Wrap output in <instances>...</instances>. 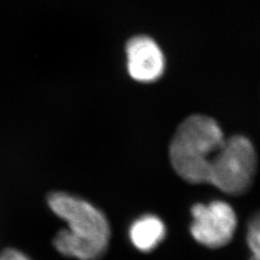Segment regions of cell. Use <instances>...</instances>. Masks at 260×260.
Masks as SVG:
<instances>
[{"label": "cell", "instance_id": "obj_8", "mask_svg": "<svg viewBox=\"0 0 260 260\" xmlns=\"http://www.w3.org/2000/svg\"><path fill=\"white\" fill-rule=\"evenodd\" d=\"M0 260H32V259L19 249L7 248L0 253Z\"/></svg>", "mask_w": 260, "mask_h": 260}, {"label": "cell", "instance_id": "obj_4", "mask_svg": "<svg viewBox=\"0 0 260 260\" xmlns=\"http://www.w3.org/2000/svg\"><path fill=\"white\" fill-rule=\"evenodd\" d=\"M191 234L194 240L209 248H220L229 244L238 225L235 211L222 201L192 207Z\"/></svg>", "mask_w": 260, "mask_h": 260}, {"label": "cell", "instance_id": "obj_7", "mask_svg": "<svg viewBox=\"0 0 260 260\" xmlns=\"http://www.w3.org/2000/svg\"><path fill=\"white\" fill-rule=\"evenodd\" d=\"M247 244L251 253L250 260H260V213L248 224Z\"/></svg>", "mask_w": 260, "mask_h": 260}, {"label": "cell", "instance_id": "obj_6", "mask_svg": "<svg viewBox=\"0 0 260 260\" xmlns=\"http://www.w3.org/2000/svg\"><path fill=\"white\" fill-rule=\"evenodd\" d=\"M166 226L157 216L145 215L138 218L129 229L133 245L141 251H151L164 240Z\"/></svg>", "mask_w": 260, "mask_h": 260}, {"label": "cell", "instance_id": "obj_2", "mask_svg": "<svg viewBox=\"0 0 260 260\" xmlns=\"http://www.w3.org/2000/svg\"><path fill=\"white\" fill-rule=\"evenodd\" d=\"M224 139L221 127L214 118L199 114L185 118L169 146L175 172L189 183H207L211 158Z\"/></svg>", "mask_w": 260, "mask_h": 260}, {"label": "cell", "instance_id": "obj_1", "mask_svg": "<svg viewBox=\"0 0 260 260\" xmlns=\"http://www.w3.org/2000/svg\"><path fill=\"white\" fill-rule=\"evenodd\" d=\"M48 205L67 224L53 239V246L61 255L76 260H99L105 254L111 226L102 210L87 200L65 192L51 193Z\"/></svg>", "mask_w": 260, "mask_h": 260}, {"label": "cell", "instance_id": "obj_3", "mask_svg": "<svg viewBox=\"0 0 260 260\" xmlns=\"http://www.w3.org/2000/svg\"><path fill=\"white\" fill-rule=\"evenodd\" d=\"M257 169V154L246 137L233 136L224 139L211 158L207 183L229 195L248 191Z\"/></svg>", "mask_w": 260, "mask_h": 260}, {"label": "cell", "instance_id": "obj_5", "mask_svg": "<svg viewBox=\"0 0 260 260\" xmlns=\"http://www.w3.org/2000/svg\"><path fill=\"white\" fill-rule=\"evenodd\" d=\"M127 70L139 83H153L165 71V56L155 40L149 36H136L126 45Z\"/></svg>", "mask_w": 260, "mask_h": 260}]
</instances>
